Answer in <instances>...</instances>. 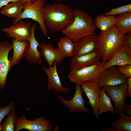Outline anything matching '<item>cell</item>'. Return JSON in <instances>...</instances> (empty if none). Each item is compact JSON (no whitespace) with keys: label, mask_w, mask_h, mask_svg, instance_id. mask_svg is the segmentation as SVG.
<instances>
[{"label":"cell","mask_w":131,"mask_h":131,"mask_svg":"<svg viewBox=\"0 0 131 131\" xmlns=\"http://www.w3.org/2000/svg\"><path fill=\"white\" fill-rule=\"evenodd\" d=\"M131 65V49L121 45L112 57L102 66V71L108 67L117 65Z\"/></svg>","instance_id":"obj_16"},{"label":"cell","mask_w":131,"mask_h":131,"mask_svg":"<svg viewBox=\"0 0 131 131\" xmlns=\"http://www.w3.org/2000/svg\"><path fill=\"white\" fill-rule=\"evenodd\" d=\"M12 49L11 44L6 41L0 42V89L6 87L7 76L11 66V58H8L10 51Z\"/></svg>","instance_id":"obj_10"},{"label":"cell","mask_w":131,"mask_h":131,"mask_svg":"<svg viewBox=\"0 0 131 131\" xmlns=\"http://www.w3.org/2000/svg\"><path fill=\"white\" fill-rule=\"evenodd\" d=\"M13 55L11 58L10 64L12 67L19 64L29 46L28 41H19L13 39L11 41Z\"/></svg>","instance_id":"obj_19"},{"label":"cell","mask_w":131,"mask_h":131,"mask_svg":"<svg viewBox=\"0 0 131 131\" xmlns=\"http://www.w3.org/2000/svg\"><path fill=\"white\" fill-rule=\"evenodd\" d=\"M24 9L23 3L21 0L17 2H9L2 7L0 13L2 15L15 19L20 16Z\"/></svg>","instance_id":"obj_20"},{"label":"cell","mask_w":131,"mask_h":131,"mask_svg":"<svg viewBox=\"0 0 131 131\" xmlns=\"http://www.w3.org/2000/svg\"><path fill=\"white\" fill-rule=\"evenodd\" d=\"M73 10V22L61 32L74 42L82 37L95 34L97 28L94 20L89 14L79 9Z\"/></svg>","instance_id":"obj_2"},{"label":"cell","mask_w":131,"mask_h":131,"mask_svg":"<svg viewBox=\"0 0 131 131\" xmlns=\"http://www.w3.org/2000/svg\"><path fill=\"white\" fill-rule=\"evenodd\" d=\"M127 84V96L131 97V77L127 79L126 82Z\"/></svg>","instance_id":"obj_32"},{"label":"cell","mask_w":131,"mask_h":131,"mask_svg":"<svg viewBox=\"0 0 131 131\" xmlns=\"http://www.w3.org/2000/svg\"><path fill=\"white\" fill-rule=\"evenodd\" d=\"M122 45L131 49V33L125 35L123 40Z\"/></svg>","instance_id":"obj_30"},{"label":"cell","mask_w":131,"mask_h":131,"mask_svg":"<svg viewBox=\"0 0 131 131\" xmlns=\"http://www.w3.org/2000/svg\"><path fill=\"white\" fill-rule=\"evenodd\" d=\"M41 56L48 64L49 66H52L54 62L58 65L61 64L64 59L67 57L57 48H55L50 43L43 42L39 43Z\"/></svg>","instance_id":"obj_15"},{"label":"cell","mask_w":131,"mask_h":131,"mask_svg":"<svg viewBox=\"0 0 131 131\" xmlns=\"http://www.w3.org/2000/svg\"><path fill=\"white\" fill-rule=\"evenodd\" d=\"M21 0H0V11L2 7L11 2H17Z\"/></svg>","instance_id":"obj_33"},{"label":"cell","mask_w":131,"mask_h":131,"mask_svg":"<svg viewBox=\"0 0 131 131\" xmlns=\"http://www.w3.org/2000/svg\"><path fill=\"white\" fill-rule=\"evenodd\" d=\"M123 112L126 115L131 116V105L125 104L123 108Z\"/></svg>","instance_id":"obj_31"},{"label":"cell","mask_w":131,"mask_h":131,"mask_svg":"<svg viewBox=\"0 0 131 131\" xmlns=\"http://www.w3.org/2000/svg\"><path fill=\"white\" fill-rule=\"evenodd\" d=\"M58 48L67 57H73L74 42L68 37L61 38L57 42Z\"/></svg>","instance_id":"obj_25"},{"label":"cell","mask_w":131,"mask_h":131,"mask_svg":"<svg viewBox=\"0 0 131 131\" xmlns=\"http://www.w3.org/2000/svg\"><path fill=\"white\" fill-rule=\"evenodd\" d=\"M1 125H0V131H1Z\"/></svg>","instance_id":"obj_36"},{"label":"cell","mask_w":131,"mask_h":131,"mask_svg":"<svg viewBox=\"0 0 131 131\" xmlns=\"http://www.w3.org/2000/svg\"><path fill=\"white\" fill-rule=\"evenodd\" d=\"M45 5L44 0H35L30 3H23L24 9L22 13L18 18L14 19L13 24L16 23L22 19H31L39 23L41 32L47 37L48 31L42 11L43 8Z\"/></svg>","instance_id":"obj_4"},{"label":"cell","mask_w":131,"mask_h":131,"mask_svg":"<svg viewBox=\"0 0 131 131\" xmlns=\"http://www.w3.org/2000/svg\"><path fill=\"white\" fill-rule=\"evenodd\" d=\"M32 24L21 20L10 26L3 28L2 31L7 36L19 41H29L31 35Z\"/></svg>","instance_id":"obj_8"},{"label":"cell","mask_w":131,"mask_h":131,"mask_svg":"<svg viewBox=\"0 0 131 131\" xmlns=\"http://www.w3.org/2000/svg\"><path fill=\"white\" fill-rule=\"evenodd\" d=\"M36 27L34 24H32L31 35L29 41V46L24 56L26 60L31 63L40 65L42 63L43 60L41 52L37 49L39 43L35 37L34 31Z\"/></svg>","instance_id":"obj_17"},{"label":"cell","mask_w":131,"mask_h":131,"mask_svg":"<svg viewBox=\"0 0 131 131\" xmlns=\"http://www.w3.org/2000/svg\"><path fill=\"white\" fill-rule=\"evenodd\" d=\"M127 82L121 85L112 86H104L103 88L106 95L114 102L115 113L123 112L126 97L127 96Z\"/></svg>","instance_id":"obj_7"},{"label":"cell","mask_w":131,"mask_h":131,"mask_svg":"<svg viewBox=\"0 0 131 131\" xmlns=\"http://www.w3.org/2000/svg\"><path fill=\"white\" fill-rule=\"evenodd\" d=\"M15 131L25 129L32 131H50L52 126L49 119L42 116L36 118L34 120L27 119L25 115L17 117L15 124Z\"/></svg>","instance_id":"obj_6"},{"label":"cell","mask_w":131,"mask_h":131,"mask_svg":"<svg viewBox=\"0 0 131 131\" xmlns=\"http://www.w3.org/2000/svg\"><path fill=\"white\" fill-rule=\"evenodd\" d=\"M119 114L120 119L111 122L110 124L116 131H131V116L126 115L123 112Z\"/></svg>","instance_id":"obj_24"},{"label":"cell","mask_w":131,"mask_h":131,"mask_svg":"<svg viewBox=\"0 0 131 131\" xmlns=\"http://www.w3.org/2000/svg\"><path fill=\"white\" fill-rule=\"evenodd\" d=\"M57 97L60 102L67 107L72 114L76 112L91 113L90 110L85 106V100L83 98L82 90L79 84H76L74 94L70 100H66L59 94L57 95Z\"/></svg>","instance_id":"obj_9"},{"label":"cell","mask_w":131,"mask_h":131,"mask_svg":"<svg viewBox=\"0 0 131 131\" xmlns=\"http://www.w3.org/2000/svg\"><path fill=\"white\" fill-rule=\"evenodd\" d=\"M35 0H21L23 3H30Z\"/></svg>","instance_id":"obj_34"},{"label":"cell","mask_w":131,"mask_h":131,"mask_svg":"<svg viewBox=\"0 0 131 131\" xmlns=\"http://www.w3.org/2000/svg\"><path fill=\"white\" fill-rule=\"evenodd\" d=\"M17 117L14 108L8 115L1 124V131H15V123Z\"/></svg>","instance_id":"obj_26"},{"label":"cell","mask_w":131,"mask_h":131,"mask_svg":"<svg viewBox=\"0 0 131 131\" xmlns=\"http://www.w3.org/2000/svg\"><path fill=\"white\" fill-rule=\"evenodd\" d=\"M98 36L96 33L82 37L74 42L73 57H79L98 49Z\"/></svg>","instance_id":"obj_12"},{"label":"cell","mask_w":131,"mask_h":131,"mask_svg":"<svg viewBox=\"0 0 131 131\" xmlns=\"http://www.w3.org/2000/svg\"><path fill=\"white\" fill-rule=\"evenodd\" d=\"M14 103L12 102L7 106L0 107V125H1V122L5 116L8 115L14 108Z\"/></svg>","instance_id":"obj_28"},{"label":"cell","mask_w":131,"mask_h":131,"mask_svg":"<svg viewBox=\"0 0 131 131\" xmlns=\"http://www.w3.org/2000/svg\"><path fill=\"white\" fill-rule=\"evenodd\" d=\"M127 12H131V4L112 9L109 12L105 13L103 14L106 16H115Z\"/></svg>","instance_id":"obj_27"},{"label":"cell","mask_w":131,"mask_h":131,"mask_svg":"<svg viewBox=\"0 0 131 131\" xmlns=\"http://www.w3.org/2000/svg\"><path fill=\"white\" fill-rule=\"evenodd\" d=\"M102 66L101 63L98 61L79 69H71L68 77L71 81L76 84H80L86 81L97 83L102 71Z\"/></svg>","instance_id":"obj_5"},{"label":"cell","mask_w":131,"mask_h":131,"mask_svg":"<svg viewBox=\"0 0 131 131\" xmlns=\"http://www.w3.org/2000/svg\"><path fill=\"white\" fill-rule=\"evenodd\" d=\"M42 11L46 25L52 32H58L64 29L74 19L73 9L61 2L45 5Z\"/></svg>","instance_id":"obj_1"},{"label":"cell","mask_w":131,"mask_h":131,"mask_svg":"<svg viewBox=\"0 0 131 131\" xmlns=\"http://www.w3.org/2000/svg\"><path fill=\"white\" fill-rule=\"evenodd\" d=\"M101 58L99 51L97 49L79 57H73L70 67L71 69H79L91 66L99 61Z\"/></svg>","instance_id":"obj_18"},{"label":"cell","mask_w":131,"mask_h":131,"mask_svg":"<svg viewBox=\"0 0 131 131\" xmlns=\"http://www.w3.org/2000/svg\"><path fill=\"white\" fill-rule=\"evenodd\" d=\"M116 17L114 15L106 16L100 14L94 19L96 28L99 29L102 33H105L110 30L115 25Z\"/></svg>","instance_id":"obj_21"},{"label":"cell","mask_w":131,"mask_h":131,"mask_svg":"<svg viewBox=\"0 0 131 131\" xmlns=\"http://www.w3.org/2000/svg\"><path fill=\"white\" fill-rule=\"evenodd\" d=\"M127 78L114 66L109 67L101 72L97 84L100 88L104 86L119 85L126 82Z\"/></svg>","instance_id":"obj_11"},{"label":"cell","mask_w":131,"mask_h":131,"mask_svg":"<svg viewBox=\"0 0 131 131\" xmlns=\"http://www.w3.org/2000/svg\"><path fill=\"white\" fill-rule=\"evenodd\" d=\"M82 90L83 91L89 100V103L92 109L93 114L96 119L99 117L98 108L100 88L97 83L88 81L80 84Z\"/></svg>","instance_id":"obj_13"},{"label":"cell","mask_w":131,"mask_h":131,"mask_svg":"<svg viewBox=\"0 0 131 131\" xmlns=\"http://www.w3.org/2000/svg\"><path fill=\"white\" fill-rule=\"evenodd\" d=\"M126 34L115 25L108 31L104 33L101 32L98 35V49L102 58V66L112 57L122 45Z\"/></svg>","instance_id":"obj_3"},{"label":"cell","mask_w":131,"mask_h":131,"mask_svg":"<svg viewBox=\"0 0 131 131\" xmlns=\"http://www.w3.org/2000/svg\"><path fill=\"white\" fill-rule=\"evenodd\" d=\"M53 66L48 68L42 67V68L48 77L47 90H54L55 92H63L64 94L70 92L71 88L62 86L57 69V62H54Z\"/></svg>","instance_id":"obj_14"},{"label":"cell","mask_w":131,"mask_h":131,"mask_svg":"<svg viewBox=\"0 0 131 131\" xmlns=\"http://www.w3.org/2000/svg\"><path fill=\"white\" fill-rule=\"evenodd\" d=\"M122 32L125 33H131V12L118 15L115 24Z\"/></svg>","instance_id":"obj_23"},{"label":"cell","mask_w":131,"mask_h":131,"mask_svg":"<svg viewBox=\"0 0 131 131\" xmlns=\"http://www.w3.org/2000/svg\"><path fill=\"white\" fill-rule=\"evenodd\" d=\"M118 69L127 79L131 77V65H127L120 66Z\"/></svg>","instance_id":"obj_29"},{"label":"cell","mask_w":131,"mask_h":131,"mask_svg":"<svg viewBox=\"0 0 131 131\" xmlns=\"http://www.w3.org/2000/svg\"><path fill=\"white\" fill-rule=\"evenodd\" d=\"M110 99L105 93L103 88L100 90L98 106L99 115L103 113H106L108 111L113 114L115 113Z\"/></svg>","instance_id":"obj_22"},{"label":"cell","mask_w":131,"mask_h":131,"mask_svg":"<svg viewBox=\"0 0 131 131\" xmlns=\"http://www.w3.org/2000/svg\"><path fill=\"white\" fill-rule=\"evenodd\" d=\"M103 131H116L115 129L111 128H106L103 129L102 130Z\"/></svg>","instance_id":"obj_35"}]
</instances>
